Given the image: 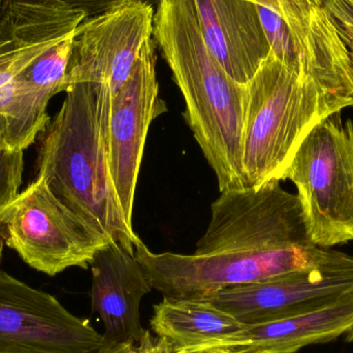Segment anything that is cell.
Returning <instances> with one entry per match:
<instances>
[{
    "label": "cell",
    "mask_w": 353,
    "mask_h": 353,
    "mask_svg": "<svg viewBox=\"0 0 353 353\" xmlns=\"http://www.w3.org/2000/svg\"><path fill=\"white\" fill-rule=\"evenodd\" d=\"M334 252L310 242L298 195L278 181L221 191L193 254L154 253L141 240L134 248L153 290L183 299L306 271Z\"/></svg>",
    "instance_id": "obj_1"
},
{
    "label": "cell",
    "mask_w": 353,
    "mask_h": 353,
    "mask_svg": "<svg viewBox=\"0 0 353 353\" xmlns=\"http://www.w3.org/2000/svg\"><path fill=\"white\" fill-rule=\"evenodd\" d=\"M41 132L37 175L54 195L109 242L134 251L141 240L114 189L108 159L111 90L77 83Z\"/></svg>",
    "instance_id": "obj_2"
},
{
    "label": "cell",
    "mask_w": 353,
    "mask_h": 353,
    "mask_svg": "<svg viewBox=\"0 0 353 353\" xmlns=\"http://www.w3.org/2000/svg\"><path fill=\"white\" fill-rule=\"evenodd\" d=\"M153 39L184 97V118L220 192L244 188L245 85L232 80L203 41L193 0H159Z\"/></svg>",
    "instance_id": "obj_3"
},
{
    "label": "cell",
    "mask_w": 353,
    "mask_h": 353,
    "mask_svg": "<svg viewBox=\"0 0 353 353\" xmlns=\"http://www.w3.org/2000/svg\"><path fill=\"white\" fill-rule=\"evenodd\" d=\"M245 89L242 170L245 187L251 188L285 180L311 130L353 107L352 99L325 92L314 79L288 68L272 52Z\"/></svg>",
    "instance_id": "obj_4"
},
{
    "label": "cell",
    "mask_w": 353,
    "mask_h": 353,
    "mask_svg": "<svg viewBox=\"0 0 353 353\" xmlns=\"http://www.w3.org/2000/svg\"><path fill=\"white\" fill-rule=\"evenodd\" d=\"M288 179L298 189L311 243L327 249L353 241V137L341 112L311 130Z\"/></svg>",
    "instance_id": "obj_5"
},
{
    "label": "cell",
    "mask_w": 353,
    "mask_h": 353,
    "mask_svg": "<svg viewBox=\"0 0 353 353\" xmlns=\"http://www.w3.org/2000/svg\"><path fill=\"white\" fill-rule=\"evenodd\" d=\"M0 234L29 267L51 277L70 268L88 269L109 243L66 208L41 175L0 212Z\"/></svg>",
    "instance_id": "obj_6"
},
{
    "label": "cell",
    "mask_w": 353,
    "mask_h": 353,
    "mask_svg": "<svg viewBox=\"0 0 353 353\" xmlns=\"http://www.w3.org/2000/svg\"><path fill=\"white\" fill-rule=\"evenodd\" d=\"M271 52L314 79L330 94L353 101L350 53L321 0H253Z\"/></svg>",
    "instance_id": "obj_7"
},
{
    "label": "cell",
    "mask_w": 353,
    "mask_h": 353,
    "mask_svg": "<svg viewBox=\"0 0 353 353\" xmlns=\"http://www.w3.org/2000/svg\"><path fill=\"white\" fill-rule=\"evenodd\" d=\"M352 294L353 256L335 250L319 267L224 288L201 300L244 325H254L311 312Z\"/></svg>",
    "instance_id": "obj_8"
},
{
    "label": "cell",
    "mask_w": 353,
    "mask_h": 353,
    "mask_svg": "<svg viewBox=\"0 0 353 353\" xmlns=\"http://www.w3.org/2000/svg\"><path fill=\"white\" fill-rule=\"evenodd\" d=\"M107 345L88 319L0 270V353H99Z\"/></svg>",
    "instance_id": "obj_9"
},
{
    "label": "cell",
    "mask_w": 353,
    "mask_h": 353,
    "mask_svg": "<svg viewBox=\"0 0 353 353\" xmlns=\"http://www.w3.org/2000/svg\"><path fill=\"white\" fill-rule=\"evenodd\" d=\"M154 10L144 0H114L77 29L65 91L77 83L105 85L112 95L130 78L145 43L152 39Z\"/></svg>",
    "instance_id": "obj_10"
},
{
    "label": "cell",
    "mask_w": 353,
    "mask_h": 353,
    "mask_svg": "<svg viewBox=\"0 0 353 353\" xmlns=\"http://www.w3.org/2000/svg\"><path fill=\"white\" fill-rule=\"evenodd\" d=\"M154 39L145 43L134 70L118 92L111 95L108 159L114 189L128 223L132 225L134 195L152 122L168 112L159 95Z\"/></svg>",
    "instance_id": "obj_11"
},
{
    "label": "cell",
    "mask_w": 353,
    "mask_h": 353,
    "mask_svg": "<svg viewBox=\"0 0 353 353\" xmlns=\"http://www.w3.org/2000/svg\"><path fill=\"white\" fill-rule=\"evenodd\" d=\"M89 268L91 307L103 321L108 345H138L146 332L141 323V302L153 286L134 251L107 243Z\"/></svg>",
    "instance_id": "obj_12"
},
{
    "label": "cell",
    "mask_w": 353,
    "mask_h": 353,
    "mask_svg": "<svg viewBox=\"0 0 353 353\" xmlns=\"http://www.w3.org/2000/svg\"><path fill=\"white\" fill-rule=\"evenodd\" d=\"M87 18L86 10L65 3L0 6V101L19 74Z\"/></svg>",
    "instance_id": "obj_13"
},
{
    "label": "cell",
    "mask_w": 353,
    "mask_h": 353,
    "mask_svg": "<svg viewBox=\"0 0 353 353\" xmlns=\"http://www.w3.org/2000/svg\"><path fill=\"white\" fill-rule=\"evenodd\" d=\"M76 32L19 74L8 97L0 103V132L12 148L25 150L45 130L50 120V99L65 91L64 83Z\"/></svg>",
    "instance_id": "obj_14"
},
{
    "label": "cell",
    "mask_w": 353,
    "mask_h": 353,
    "mask_svg": "<svg viewBox=\"0 0 353 353\" xmlns=\"http://www.w3.org/2000/svg\"><path fill=\"white\" fill-rule=\"evenodd\" d=\"M203 41L228 76L246 85L271 48L253 0H193Z\"/></svg>",
    "instance_id": "obj_15"
},
{
    "label": "cell",
    "mask_w": 353,
    "mask_h": 353,
    "mask_svg": "<svg viewBox=\"0 0 353 353\" xmlns=\"http://www.w3.org/2000/svg\"><path fill=\"white\" fill-rule=\"evenodd\" d=\"M341 338L353 341V294L304 314L246 325L223 340L239 353H298Z\"/></svg>",
    "instance_id": "obj_16"
},
{
    "label": "cell",
    "mask_w": 353,
    "mask_h": 353,
    "mask_svg": "<svg viewBox=\"0 0 353 353\" xmlns=\"http://www.w3.org/2000/svg\"><path fill=\"white\" fill-rule=\"evenodd\" d=\"M150 327L174 347L195 345L236 335L246 325L201 299L170 298L153 307Z\"/></svg>",
    "instance_id": "obj_17"
},
{
    "label": "cell",
    "mask_w": 353,
    "mask_h": 353,
    "mask_svg": "<svg viewBox=\"0 0 353 353\" xmlns=\"http://www.w3.org/2000/svg\"><path fill=\"white\" fill-rule=\"evenodd\" d=\"M23 170L24 150L12 148L0 132V212L20 194Z\"/></svg>",
    "instance_id": "obj_18"
},
{
    "label": "cell",
    "mask_w": 353,
    "mask_h": 353,
    "mask_svg": "<svg viewBox=\"0 0 353 353\" xmlns=\"http://www.w3.org/2000/svg\"><path fill=\"white\" fill-rule=\"evenodd\" d=\"M175 347L167 340L161 337H153L149 330H146L138 345L134 346V353H171Z\"/></svg>",
    "instance_id": "obj_19"
},
{
    "label": "cell",
    "mask_w": 353,
    "mask_h": 353,
    "mask_svg": "<svg viewBox=\"0 0 353 353\" xmlns=\"http://www.w3.org/2000/svg\"><path fill=\"white\" fill-rule=\"evenodd\" d=\"M330 16L353 27V2L350 0H321Z\"/></svg>",
    "instance_id": "obj_20"
},
{
    "label": "cell",
    "mask_w": 353,
    "mask_h": 353,
    "mask_svg": "<svg viewBox=\"0 0 353 353\" xmlns=\"http://www.w3.org/2000/svg\"><path fill=\"white\" fill-rule=\"evenodd\" d=\"M171 353H239L232 346L226 344L223 340H213L195 345L184 346L176 348Z\"/></svg>",
    "instance_id": "obj_21"
},
{
    "label": "cell",
    "mask_w": 353,
    "mask_h": 353,
    "mask_svg": "<svg viewBox=\"0 0 353 353\" xmlns=\"http://www.w3.org/2000/svg\"><path fill=\"white\" fill-rule=\"evenodd\" d=\"M334 21H335L336 27H337L340 37L343 39L344 43H345L346 47H347L353 72V27L350 26V25L345 24V23L335 20V19H334Z\"/></svg>",
    "instance_id": "obj_22"
},
{
    "label": "cell",
    "mask_w": 353,
    "mask_h": 353,
    "mask_svg": "<svg viewBox=\"0 0 353 353\" xmlns=\"http://www.w3.org/2000/svg\"><path fill=\"white\" fill-rule=\"evenodd\" d=\"M99 353H134V346L128 345V344L107 345Z\"/></svg>",
    "instance_id": "obj_23"
},
{
    "label": "cell",
    "mask_w": 353,
    "mask_h": 353,
    "mask_svg": "<svg viewBox=\"0 0 353 353\" xmlns=\"http://www.w3.org/2000/svg\"><path fill=\"white\" fill-rule=\"evenodd\" d=\"M347 121H348V123H350V130H352V137H353V120L348 119Z\"/></svg>",
    "instance_id": "obj_24"
},
{
    "label": "cell",
    "mask_w": 353,
    "mask_h": 353,
    "mask_svg": "<svg viewBox=\"0 0 353 353\" xmlns=\"http://www.w3.org/2000/svg\"><path fill=\"white\" fill-rule=\"evenodd\" d=\"M350 1L353 2V0H350Z\"/></svg>",
    "instance_id": "obj_25"
}]
</instances>
